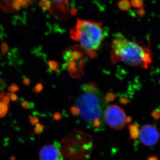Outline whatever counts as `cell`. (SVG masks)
<instances>
[{
    "mask_svg": "<svg viewBox=\"0 0 160 160\" xmlns=\"http://www.w3.org/2000/svg\"><path fill=\"white\" fill-rule=\"evenodd\" d=\"M152 52L136 42L125 38L122 33L116 35L112 41V64L123 62L129 66L146 69L152 62Z\"/></svg>",
    "mask_w": 160,
    "mask_h": 160,
    "instance_id": "cell-1",
    "label": "cell"
},
{
    "mask_svg": "<svg viewBox=\"0 0 160 160\" xmlns=\"http://www.w3.org/2000/svg\"><path fill=\"white\" fill-rule=\"evenodd\" d=\"M96 95L82 94L76 101V105L80 109L81 117L90 125L95 119H102V102Z\"/></svg>",
    "mask_w": 160,
    "mask_h": 160,
    "instance_id": "cell-2",
    "label": "cell"
},
{
    "mask_svg": "<svg viewBox=\"0 0 160 160\" xmlns=\"http://www.w3.org/2000/svg\"><path fill=\"white\" fill-rule=\"evenodd\" d=\"M102 23L86 20H77L76 26L85 30L89 33L93 41L95 51L99 49L100 45L105 36Z\"/></svg>",
    "mask_w": 160,
    "mask_h": 160,
    "instance_id": "cell-3",
    "label": "cell"
},
{
    "mask_svg": "<svg viewBox=\"0 0 160 160\" xmlns=\"http://www.w3.org/2000/svg\"><path fill=\"white\" fill-rule=\"evenodd\" d=\"M126 114L124 109L116 105H112L106 108L104 118L107 125L115 130L122 129L126 125Z\"/></svg>",
    "mask_w": 160,
    "mask_h": 160,
    "instance_id": "cell-4",
    "label": "cell"
},
{
    "mask_svg": "<svg viewBox=\"0 0 160 160\" xmlns=\"http://www.w3.org/2000/svg\"><path fill=\"white\" fill-rule=\"evenodd\" d=\"M139 138L144 146L151 147L157 144L160 134L157 127L151 124L143 125L140 130Z\"/></svg>",
    "mask_w": 160,
    "mask_h": 160,
    "instance_id": "cell-5",
    "label": "cell"
},
{
    "mask_svg": "<svg viewBox=\"0 0 160 160\" xmlns=\"http://www.w3.org/2000/svg\"><path fill=\"white\" fill-rule=\"evenodd\" d=\"M60 149L61 145L58 142L43 146L39 152L40 160H63Z\"/></svg>",
    "mask_w": 160,
    "mask_h": 160,
    "instance_id": "cell-6",
    "label": "cell"
},
{
    "mask_svg": "<svg viewBox=\"0 0 160 160\" xmlns=\"http://www.w3.org/2000/svg\"><path fill=\"white\" fill-rule=\"evenodd\" d=\"M51 8L49 11L52 15L59 20H64L68 18V2L67 1H51Z\"/></svg>",
    "mask_w": 160,
    "mask_h": 160,
    "instance_id": "cell-7",
    "label": "cell"
},
{
    "mask_svg": "<svg viewBox=\"0 0 160 160\" xmlns=\"http://www.w3.org/2000/svg\"><path fill=\"white\" fill-rule=\"evenodd\" d=\"M81 87L83 91L88 94H97L99 92L98 87L94 82H88L82 85Z\"/></svg>",
    "mask_w": 160,
    "mask_h": 160,
    "instance_id": "cell-8",
    "label": "cell"
},
{
    "mask_svg": "<svg viewBox=\"0 0 160 160\" xmlns=\"http://www.w3.org/2000/svg\"><path fill=\"white\" fill-rule=\"evenodd\" d=\"M130 138L129 139L136 141L140 135V129L138 126L136 124H130L128 125Z\"/></svg>",
    "mask_w": 160,
    "mask_h": 160,
    "instance_id": "cell-9",
    "label": "cell"
},
{
    "mask_svg": "<svg viewBox=\"0 0 160 160\" xmlns=\"http://www.w3.org/2000/svg\"><path fill=\"white\" fill-rule=\"evenodd\" d=\"M118 6L122 11H126L130 9L131 4L128 0H123L118 2Z\"/></svg>",
    "mask_w": 160,
    "mask_h": 160,
    "instance_id": "cell-10",
    "label": "cell"
},
{
    "mask_svg": "<svg viewBox=\"0 0 160 160\" xmlns=\"http://www.w3.org/2000/svg\"><path fill=\"white\" fill-rule=\"evenodd\" d=\"M48 66L51 71L58 72L60 71L59 65L58 63L56 61L49 60L48 62Z\"/></svg>",
    "mask_w": 160,
    "mask_h": 160,
    "instance_id": "cell-11",
    "label": "cell"
},
{
    "mask_svg": "<svg viewBox=\"0 0 160 160\" xmlns=\"http://www.w3.org/2000/svg\"><path fill=\"white\" fill-rule=\"evenodd\" d=\"M91 125L92 128L95 129L96 131L100 130V129L103 128V122L101 118L95 119L92 121Z\"/></svg>",
    "mask_w": 160,
    "mask_h": 160,
    "instance_id": "cell-12",
    "label": "cell"
},
{
    "mask_svg": "<svg viewBox=\"0 0 160 160\" xmlns=\"http://www.w3.org/2000/svg\"><path fill=\"white\" fill-rule=\"evenodd\" d=\"M9 110V107L7 104L0 102V118L6 116Z\"/></svg>",
    "mask_w": 160,
    "mask_h": 160,
    "instance_id": "cell-13",
    "label": "cell"
},
{
    "mask_svg": "<svg viewBox=\"0 0 160 160\" xmlns=\"http://www.w3.org/2000/svg\"><path fill=\"white\" fill-rule=\"evenodd\" d=\"M39 6L43 10H49L51 7V1L48 0H43L39 3Z\"/></svg>",
    "mask_w": 160,
    "mask_h": 160,
    "instance_id": "cell-14",
    "label": "cell"
},
{
    "mask_svg": "<svg viewBox=\"0 0 160 160\" xmlns=\"http://www.w3.org/2000/svg\"><path fill=\"white\" fill-rule=\"evenodd\" d=\"M46 126L42 124H38L36 125L34 129V134L40 135L44 131V129L46 128Z\"/></svg>",
    "mask_w": 160,
    "mask_h": 160,
    "instance_id": "cell-15",
    "label": "cell"
},
{
    "mask_svg": "<svg viewBox=\"0 0 160 160\" xmlns=\"http://www.w3.org/2000/svg\"><path fill=\"white\" fill-rule=\"evenodd\" d=\"M130 4L132 7L140 9L142 7L143 1L142 0H132L130 2Z\"/></svg>",
    "mask_w": 160,
    "mask_h": 160,
    "instance_id": "cell-16",
    "label": "cell"
},
{
    "mask_svg": "<svg viewBox=\"0 0 160 160\" xmlns=\"http://www.w3.org/2000/svg\"><path fill=\"white\" fill-rule=\"evenodd\" d=\"M116 98L115 95L112 92H107L105 96V101L107 102H110L114 101Z\"/></svg>",
    "mask_w": 160,
    "mask_h": 160,
    "instance_id": "cell-17",
    "label": "cell"
},
{
    "mask_svg": "<svg viewBox=\"0 0 160 160\" xmlns=\"http://www.w3.org/2000/svg\"><path fill=\"white\" fill-rule=\"evenodd\" d=\"M29 121L32 126L37 125L39 122V118L36 116H29Z\"/></svg>",
    "mask_w": 160,
    "mask_h": 160,
    "instance_id": "cell-18",
    "label": "cell"
},
{
    "mask_svg": "<svg viewBox=\"0 0 160 160\" xmlns=\"http://www.w3.org/2000/svg\"><path fill=\"white\" fill-rule=\"evenodd\" d=\"M43 89L44 86L42 84V83H39L34 86V88L32 89V91L34 93H39L42 91Z\"/></svg>",
    "mask_w": 160,
    "mask_h": 160,
    "instance_id": "cell-19",
    "label": "cell"
},
{
    "mask_svg": "<svg viewBox=\"0 0 160 160\" xmlns=\"http://www.w3.org/2000/svg\"><path fill=\"white\" fill-rule=\"evenodd\" d=\"M22 106L24 109H31L34 107V105L28 101H24L22 103Z\"/></svg>",
    "mask_w": 160,
    "mask_h": 160,
    "instance_id": "cell-20",
    "label": "cell"
},
{
    "mask_svg": "<svg viewBox=\"0 0 160 160\" xmlns=\"http://www.w3.org/2000/svg\"><path fill=\"white\" fill-rule=\"evenodd\" d=\"M151 116L155 120L160 119V110L156 109L152 110L151 113Z\"/></svg>",
    "mask_w": 160,
    "mask_h": 160,
    "instance_id": "cell-21",
    "label": "cell"
},
{
    "mask_svg": "<svg viewBox=\"0 0 160 160\" xmlns=\"http://www.w3.org/2000/svg\"><path fill=\"white\" fill-rule=\"evenodd\" d=\"M72 114L73 116H78L81 113L80 109L77 106H72L70 108Z\"/></svg>",
    "mask_w": 160,
    "mask_h": 160,
    "instance_id": "cell-22",
    "label": "cell"
},
{
    "mask_svg": "<svg viewBox=\"0 0 160 160\" xmlns=\"http://www.w3.org/2000/svg\"><path fill=\"white\" fill-rule=\"evenodd\" d=\"M21 5L18 1H13L12 2V8L13 10L15 11H19L21 9Z\"/></svg>",
    "mask_w": 160,
    "mask_h": 160,
    "instance_id": "cell-23",
    "label": "cell"
},
{
    "mask_svg": "<svg viewBox=\"0 0 160 160\" xmlns=\"http://www.w3.org/2000/svg\"><path fill=\"white\" fill-rule=\"evenodd\" d=\"M21 7L24 9H27L29 6V4L32 2L31 1H18Z\"/></svg>",
    "mask_w": 160,
    "mask_h": 160,
    "instance_id": "cell-24",
    "label": "cell"
},
{
    "mask_svg": "<svg viewBox=\"0 0 160 160\" xmlns=\"http://www.w3.org/2000/svg\"><path fill=\"white\" fill-rule=\"evenodd\" d=\"M18 87L17 85L15 84H12L11 86L9 87V89H8V91L9 92H11V93H13V92L18 91Z\"/></svg>",
    "mask_w": 160,
    "mask_h": 160,
    "instance_id": "cell-25",
    "label": "cell"
},
{
    "mask_svg": "<svg viewBox=\"0 0 160 160\" xmlns=\"http://www.w3.org/2000/svg\"><path fill=\"white\" fill-rule=\"evenodd\" d=\"M62 115L60 112H56L53 113L52 118L55 121H59L62 119Z\"/></svg>",
    "mask_w": 160,
    "mask_h": 160,
    "instance_id": "cell-26",
    "label": "cell"
},
{
    "mask_svg": "<svg viewBox=\"0 0 160 160\" xmlns=\"http://www.w3.org/2000/svg\"><path fill=\"white\" fill-rule=\"evenodd\" d=\"M119 102L122 105H126L129 104L131 102V101L129 99L125 97L120 98L119 99Z\"/></svg>",
    "mask_w": 160,
    "mask_h": 160,
    "instance_id": "cell-27",
    "label": "cell"
},
{
    "mask_svg": "<svg viewBox=\"0 0 160 160\" xmlns=\"http://www.w3.org/2000/svg\"><path fill=\"white\" fill-rule=\"evenodd\" d=\"M136 13L138 15L139 17H143L146 13V11H145V9L143 7H142L137 10Z\"/></svg>",
    "mask_w": 160,
    "mask_h": 160,
    "instance_id": "cell-28",
    "label": "cell"
},
{
    "mask_svg": "<svg viewBox=\"0 0 160 160\" xmlns=\"http://www.w3.org/2000/svg\"><path fill=\"white\" fill-rule=\"evenodd\" d=\"M7 95L9 97L10 99H11L12 101H13V102L16 101L18 99L17 95L14 93L9 92V93H7Z\"/></svg>",
    "mask_w": 160,
    "mask_h": 160,
    "instance_id": "cell-29",
    "label": "cell"
},
{
    "mask_svg": "<svg viewBox=\"0 0 160 160\" xmlns=\"http://www.w3.org/2000/svg\"><path fill=\"white\" fill-rule=\"evenodd\" d=\"M8 46L6 43H2V46H1V49H2V51L3 53H6L8 51Z\"/></svg>",
    "mask_w": 160,
    "mask_h": 160,
    "instance_id": "cell-30",
    "label": "cell"
},
{
    "mask_svg": "<svg viewBox=\"0 0 160 160\" xmlns=\"http://www.w3.org/2000/svg\"><path fill=\"white\" fill-rule=\"evenodd\" d=\"M9 101H10V98L8 96H5L2 99L1 102L5 103V104H7L9 102Z\"/></svg>",
    "mask_w": 160,
    "mask_h": 160,
    "instance_id": "cell-31",
    "label": "cell"
},
{
    "mask_svg": "<svg viewBox=\"0 0 160 160\" xmlns=\"http://www.w3.org/2000/svg\"><path fill=\"white\" fill-rule=\"evenodd\" d=\"M147 160H158V158L157 156L152 155L149 156L147 158Z\"/></svg>",
    "mask_w": 160,
    "mask_h": 160,
    "instance_id": "cell-32",
    "label": "cell"
},
{
    "mask_svg": "<svg viewBox=\"0 0 160 160\" xmlns=\"http://www.w3.org/2000/svg\"><path fill=\"white\" fill-rule=\"evenodd\" d=\"M23 83L26 86H29L30 83V80L29 78H26L23 80Z\"/></svg>",
    "mask_w": 160,
    "mask_h": 160,
    "instance_id": "cell-33",
    "label": "cell"
},
{
    "mask_svg": "<svg viewBox=\"0 0 160 160\" xmlns=\"http://www.w3.org/2000/svg\"><path fill=\"white\" fill-rule=\"evenodd\" d=\"M132 121V118L131 117H130V116L126 117V124H129V123H130V122H131Z\"/></svg>",
    "mask_w": 160,
    "mask_h": 160,
    "instance_id": "cell-34",
    "label": "cell"
},
{
    "mask_svg": "<svg viewBox=\"0 0 160 160\" xmlns=\"http://www.w3.org/2000/svg\"><path fill=\"white\" fill-rule=\"evenodd\" d=\"M78 12V9H72L71 10H70V13L72 15H75L76 14L77 12Z\"/></svg>",
    "mask_w": 160,
    "mask_h": 160,
    "instance_id": "cell-35",
    "label": "cell"
},
{
    "mask_svg": "<svg viewBox=\"0 0 160 160\" xmlns=\"http://www.w3.org/2000/svg\"></svg>",
    "mask_w": 160,
    "mask_h": 160,
    "instance_id": "cell-36",
    "label": "cell"
}]
</instances>
